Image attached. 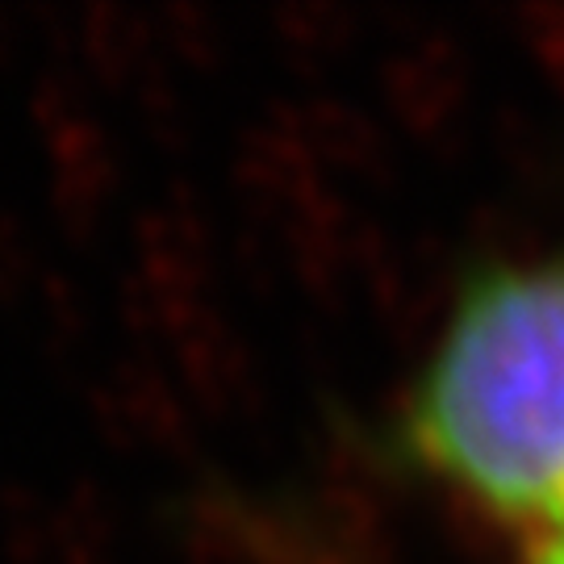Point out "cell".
Masks as SVG:
<instances>
[{
  "label": "cell",
  "mask_w": 564,
  "mask_h": 564,
  "mask_svg": "<svg viewBox=\"0 0 564 564\" xmlns=\"http://www.w3.org/2000/svg\"><path fill=\"white\" fill-rule=\"evenodd\" d=\"M402 444L489 514L564 531V260L464 289L410 389Z\"/></svg>",
  "instance_id": "1"
},
{
  "label": "cell",
  "mask_w": 564,
  "mask_h": 564,
  "mask_svg": "<svg viewBox=\"0 0 564 564\" xmlns=\"http://www.w3.org/2000/svg\"><path fill=\"white\" fill-rule=\"evenodd\" d=\"M531 564H564V531H556L552 540H544V544L535 547V561Z\"/></svg>",
  "instance_id": "2"
}]
</instances>
